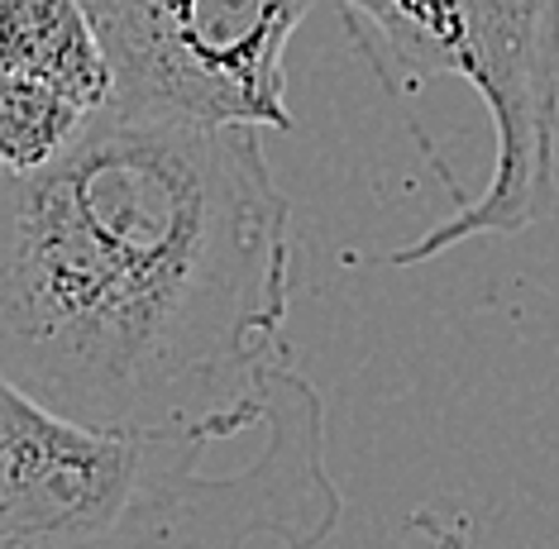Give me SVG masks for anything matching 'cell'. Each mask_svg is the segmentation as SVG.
<instances>
[{"mask_svg": "<svg viewBox=\"0 0 559 549\" xmlns=\"http://www.w3.org/2000/svg\"><path fill=\"white\" fill-rule=\"evenodd\" d=\"M354 48L402 106L406 130L430 82H464L492 120V172L392 267L430 263L488 235H521L555 201L559 153V0H330Z\"/></svg>", "mask_w": 559, "mask_h": 549, "instance_id": "obj_3", "label": "cell"}, {"mask_svg": "<svg viewBox=\"0 0 559 549\" xmlns=\"http://www.w3.org/2000/svg\"><path fill=\"white\" fill-rule=\"evenodd\" d=\"M86 106L58 86L0 72V172H34L53 163L86 124Z\"/></svg>", "mask_w": 559, "mask_h": 549, "instance_id": "obj_6", "label": "cell"}, {"mask_svg": "<svg viewBox=\"0 0 559 549\" xmlns=\"http://www.w3.org/2000/svg\"><path fill=\"white\" fill-rule=\"evenodd\" d=\"M0 72L58 86L86 110L110 106V62L82 0H0Z\"/></svg>", "mask_w": 559, "mask_h": 549, "instance_id": "obj_5", "label": "cell"}, {"mask_svg": "<svg viewBox=\"0 0 559 549\" xmlns=\"http://www.w3.org/2000/svg\"><path fill=\"white\" fill-rule=\"evenodd\" d=\"M263 454L201 474L215 435L92 430L0 378V549H245L321 545L340 521L321 397L283 354L263 363Z\"/></svg>", "mask_w": 559, "mask_h": 549, "instance_id": "obj_2", "label": "cell"}, {"mask_svg": "<svg viewBox=\"0 0 559 549\" xmlns=\"http://www.w3.org/2000/svg\"><path fill=\"white\" fill-rule=\"evenodd\" d=\"M292 297V201L253 124L100 106L0 172V378L92 430L245 435Z\"/></svg>", "mask_w": 559, "mask_h": 549, "instance_id": "obj_1", "label": "cell"}, {"mask_svg": "<svg viewBox=\"0 0 559 549\" xmlns=\"http://www.w3.org/2000/svg\"><path fill=\"white\" fill-rule=\"evenodd\" d=\"M316 0H82L110 62V110L292 130L287 44Z\"/></svg>", "mask_w": 559, "mask_h": 549, "instance_id": "obj_4", "label": "cell"}]
</instances>
